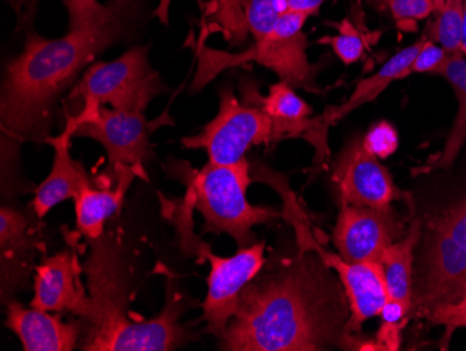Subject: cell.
<instances>
[{"mask_svg":"<svg viewBox=\"0 0 466 351\" xmlns=\"http://www.w3.org/2000/svg\"><path fill=\"white\" fill-rule=\"evenodd\" d=\"M314 250L263 266L243 288L221 350L317 351L344 340L345 290Z\"/></svg>","mask_w":466,"mask_h":351,"instance_id":"cell-1","label":"cell"},{"mask_svg":"<svg viewBox=\"0 0 466 351\" xmlns=\"http://www.w3.org/2000/svg\"><path fill=\"white\" fill-rule=\"evenodd\" d=\"M140 6L141 0H108L101 20L69 28L62 38H44L33 27L25 31V49L10 60L2 85L4 151H17L23 141L46 143L51 138L62 97L98 55L130 36Z\"/></svg>","mask_w":466,"mask_h":351,"instance_id":"cell-2","label":"cell"},{"mask_svg":"<svg viewBox=\"0 0 466 351\" xmlns=\"http://www.w3.org/2000/svg\"><path fill=\"white\" fill-rule=\"evenodd\" d=\"M116 248L101 243L94 248L86 263L88 309L81 321L80 347L87 351H171L192 340L180 324L187 303L177 290L167 285V304L153 319L132 318L127 313L125 272L116 256Z\"/></svg>","mask_w":466,"mask_h":351,"instance_id":"cell-3","label":"cell"},{"mask_svg":"<svg viewBox=\"0 0 466 351\" xmlns=\"http://www.w3.org/2000/svg\"><path fill=\"white\" fill-rule=\"evenodd\" d=\"M158 73L148 60V46H135L111 62H96L86 69L66 101L81 102L80 111L67 115L65 129L75 138L78 128L93 122L101 107L144 114L150 102L167 93Z\"/></svg>","mask_w":466,"mask_h":351,"instance_id":"cell-4","label":"cell"},{"mask_svg":"<svg viewBox=\"0 0 466 351\" xmlns=\"http://www.w3.org/2000/svg\"><path fill=\"white\" fill-rule=\"evenodd\" d=\"M251 180L246 160L235 164H208L190 171L187 199L203 214L204 232L228 234L239 248L253 245L254 225L279 217L266 206H251L246 198Z\"/></svg>","mask_w":466,"mask_h":351,"instance_id":"cell-5","label":"cell"},{"mask_svg":"<svg viewBox=\"0 0 466 351\" xmlns=\"http://www.w3.org/2000/svg\"><path fill=\"white\" fill-rule=\"evenodd\" d=\"M415 284L416 304L425 309L466 292V195L429 227Z\"/></svg>","mask_w":466,"mask_h":351,"instance_id":"cell-6","label":"cell"},{"mask_svg":"<svg viewBox=\"0 0 466 351\" xmlns=\"http://www.w3.org/2000/svg\"><path fill=\"white\" fill-rule=\"evenodd\" d=\"M277 140L271 118L254 98L251 90L246 102H240L232 88L219 90V111L198 135L183 138L186 149L206 150L208 162L217 165L235 164L245 160L248 149L256 144Z\"/></svg>","mask_w":466,"mask_h":351,"instance_id":"cell-7","label":"cell"},{"mask_svg":"<svg viewBox=\"0 0 466 351\" xmlns=\"http://www.w3.org/2000/svg\"><path fill=\"white\" fill-rule=\"evenodd\" d=\"M306 49L308 38L303 31L282 30L279 27H275L261 41H254V46L240 54H227L203 46L198 51V69L192 88L195 91L200 90L211 78L228 67L256 62L272 70L279 80L293 88L316 93L319 67L309 62Z\"/></svg>","mask_w":466,"mask_h":351,"instance_id":"cell-8","label":"cell"},{"mask_svg":"<svg viewBox=\"0 0 466 351\" xmlns=\"http://www.w3.org/2000/svg\"><path fill=\"white\" fill-rule=\"evenodd\" d=\"M195 251L206 258L211 264L209 272L208 292L203 303V316L207 332L217 337L225 334L230 319L237 313L238 304L243 288L260 274L266 258V243H253L248 248H240L237 255L221 258L214 255L206 243H196Z\"/></svg>","mask_w":466,"mask_h":351,"instance_id":"cell-9","label":"cell"},{"mask_svg":"<svg viewBox=\"0 0 466 351\" xmlns=\"http://www.w3.org/2000/svg\"><path fill=\"white\" fill-rule=\"evenodd\" d=\"M402 232V222L391 206L379 209L344 204L332 232V241L344 261L383 264L384 253L390 245L397 243Z\"/></svg>","mask_w":466,"mask_h":351,"instance_id":"cell-10","label":"cell"},{"mask_svg":"<svg viewBox=\"0 0 466 351\" xmlns=\"http://www.w3.org/2000/svg\"><path fill=\"white\" fill-rule=\"evenodd\" d=\"M154 123L144 114L119 111L101 107L93 122L78 128L75 138H90L98 141L106 151L111 167H132L146 177L144 164L154 157L150 135Z\"/></svg>","mask_w":466,"mask_h":351,"instance_id":"cell-11","label":"cell"},{"mask_svg":"<svg viewBox=\"0 0 466 351\" xmlns=\"http://www.w3.org/2000/svg\"><path fill=\"white\" fill-rule=\"evenodd\" d=\"M332 181L342 206L390 208L398 196L389 170L365 148L360 138L352 139L338 157Z\"/></svg>","mask_w":466,"mask_h":351,"instance_id":"cell-12","label":"cell"},{"mask_svg":"<svg viewBox=\"0 0 466 351\" xmlns=\"http://www.w3.org/2000/svg\"><path fill=\"white\" fill-rule=\"evenodd\" d=\"M35 212L25 213L2 206L0 212V269H2V300L18 288L27 287L34 255L42 251L41 225Z\"/></svg>","mask_w":466,"mask_h":351,"instance_id":"cell-13","label":"cell"},{"mask_svg":"<svg viewBox=\"0 0 466 351\" xmlns=\"http://www.w3.org/2000/svg\"><path fill=\"white\" fill-rule=\"evenodd\" d=\"M80 276V262L73 251H60L42 259L35 267L31 306L48 313L69 311L83 319L87 314L90 298Z\"/></svg>","mask_w":466,"mask_h":351,"instance_id":"cell-14","label":"cell"},{"mask_svg":"<svg viewBox=\"0 0 466 351\" xmlns=\"http://www.w3.org/2000/svg\"><path fill=\"white\" fill-rule=\"evenodd\" d=\"M314 248L327 266L337 272L350 301V316L345 325V336L359 332L366 321L381 314L384 304L389 300L383 264L377 262L350 263L317 245Z\"/></svg>","mask_w":466,"mask_h":351,"instance_id":"cell-15","label":"cell"},{"mask_svg":"<svg viewBox=\"0 0 466 351\" xmlns=\"http://www.w3.org/2000/svg\"><path fill=\"white\" fill-rule=\"evenodd\" d=\"M6 326L20 339L25 351H72L83 336V321H63L48 311L25 308L15 298L6 301Z\"/></svg>","mask_w":466,"mask_h":351,"instance_id":"cell-16","label":"cell"},{"mask_svg":"<svg viewBox=\"0 0 466 351\" xmlns=\"http://www.w3.org/2000/svg\"><path fill=\"white\" fill-rule=\"evenodd\" d=\"M251 93L271 118L277 140L305 136L313 143L316 138V149L321 154V140L326 138L321 133L326 135V123L323 117L311 118L313 109L302 97L296 94L292 86L279 81L269 86L266 97H261L258 90H251Z\"/></svg>","mask_w":466,"mask_h":351,"instance_id":"cell-17","label":"cell"},{"mask_svg":"<svg viewBox=\"0 0 466 351\" xmlns=\"http://www.w3.org/2000/svg\"><path fill=\"white\" fill-rule=\"evenodd\" d=\"M73 135L69 130H63L60 135L51 136L46 143L54 148V164L51 174L36 188L33 201V211L39 219H44L49 211L60 201L76 198L84 188L96 185L88 175L83 162L76 161L70 154V140Z\"/></svg>","mask_w":466,"mask_h":351,"instance_id":"cell-18","label":"cell"},{"mask_svg":"<svg viewBox=\"0 0 466 351\" xmlns=\"http://www.w3.org/2000/svg\"><path fill=\"white\" fill-rule=\"evenodd\" d=\"M114 169L117 171V183L114 190L99 187L96 182L76 195V224L78 232L88 240L96 241L102 237L105 222L120 211L130 183L136 175H140L137 170L125 165Z\"/></svg>","mask_w":466,"mask_h":351,"instance_id":"cell-19","label":"cell"},{"mask_svg":"<svg viewBox=\"0 0 466 351\" xmlns=\"http://www.w3.org/2000/svg\"><path fill=\"white\" fill-rule=\"evenodd\" d=\"M425 36H423V38L419 39L418 43L398 52L391 59L387 60L386 64L380 67L374 75L359 81L355 90L344 104L327 108L324 115H321L326 127H331L338 120H341L342 118L348 117L350 112L358 109L359 107L374 101L395 80H404L405 72H407L416 55L425 44Z\"/></svg>","mask_w":466,"mask_h":351,"instance_id":"cell-20","label":"cell"},{"mask_svg":"<svg viewBox=\"0 0 466 351\" xmlns=\"http://www.w3.org/2000/svg\"><path fill=\"white\" fill-rule=\"evenodd\" d=\"M420 222L410 225V232L404 240L389 246L384 253L383 267L386 274L390 300L402 301L412 305L413 262L416 245L420 240Z\"/></svg>","mask_w":466,"mask_h":351,"instance_id":"cell-21","label":"cell"},{"mask_svg":"<svg viewBox=\"0 0 466 351\" xmlns=\"http://www.w3.org/2000/svg\"><path fill=\"white\" fill-rule=\"evenodd\" d=\"M436 75L442 76L454 88L458 99V112L451 132L447 138L436 169H450L462 150L466 141V57L462 54L450 55Z\"/></svg>","mask_w":466,"mask_h":351,"instance_id":"cell-22","label":"cell"},{"mask_svg":"<svg viewBox=\"0 0 466 351\" xmlns=\"http://www.w3.org/2000/svg\"><path fill=\"white\" fill-rule=\"evenodd\" d=\"M465 0H447L446 5L436 13L437 17L426 31L425 38L439 44L450 55L461 52Z\"/></svg>","mask_w":466,"mask_h":351,"instance_id":"cell-23","label":"cell"},{"mask_svg":"<svg viewBox=\"0 0 466 351\" xmlns=\"http://www.w3.org/2000/svg\"><path fill=\"white\" fill-rule=\"evenodd\" d=\"M334 27L339 31V34L320 39L319 43L329 44L332 51L345 65L356 64L358 60L362 59L366 48L362 34L356 30L355 26L350 20L334 23Z\"/></svg>","mask_w":466,"mask_h":351,"instance_id":"cell-24","label":"cell"},{"mask_svg":"<svg viewBox=\"0 0 466 351\" xmlns=\"http://www.w3.org/2000/svg\"><path fill=\"white\" fill-rule=\"evenodd\" d=\"M216 20L230 46H239L245 43L248 34L245 0H218Z\"/></svg>","mask_w":466,"mask_h":351,"instance_id":"cell-25","label":"cell"},{"mask_svg":"<svg viewBox=\"0 0 466 351\" xmlns=\"http://www.w3.org/2000/svg\"><path fill=\"white\" fill-rule=\"evenodd\" d=\"M281 12L277 0H245V17L254 41H261L274 31Z\"/></svg>","mask_w":466,"mask_h":351,"instance_id":"cell-26","label":"cell"},{"mask_svg":"<svg viewBox=\"0 0 466 351\" xmlns=\"http://www.w3.org/2000/svg\"><path fill=\"white\" fill-rule=\"evenodd\" d=\"M390 12L397 22L398 27H407L425 20L431 13H436L433 0H390Z\"/></svg>","mask_w":466,"mask_h":351,"instance_id":"cell-27","label":"cell"},{"mask_svg":"<svg viewBox=\"0 0 466 351\" xmlns=\"http://www.w3.org/2000/svg\"><path fill=\"white\" fill-rule=\"evenodd\" d=\"M425 315L431 324L442 325L449 329L466 327V292L457 300L437 304L425 309Z\"/></svg>","mask_w":466,"mask_h":351,"instance_id":"cell-28","label":"cell"},{"mask_svg":"<svg viewBox=\"0 0 466 351\" xmlns=\"http://www.w3.org/2000/svg\"><path fill=\"white\" fill-rule=\"evenodd\" d=\"M363 144L377 159H387L397 151L400 139L391 123L379 122L366 133Z\"/></svg>","mask_w":466,"mask_h":351,"instance_id":"cell-29","label":"cell"},{"mask_svg":"<svg viewBox=\"0 0 466 351\" xmlns=\"http://www.w3.org/2000/svg\"><path fill=\"white\" fill-rule=\"evenodd\" d=\"M69 13V28L86 27L101 20L108 10V4H98V0H62Z\"/></svg>","mask_w":466,"mask_h":351,"instance_id":"cell-30","label":"cell"},{"mask_svg":"<svg viewBox=\"0 0 466 351\" xmlns=\"http://www.w3.org/2000/svg\"><path fill=\"white\" fill-rule=\"evenodd\" d=\"M449 57L450 54L446 49L426 38L425 44L405 72V78L410 75H418V73H437V70L442 67Z\"/></svg>","mask_w":466,"mask_h":351,"instance_id":"cell-31","label":"cell"},{"mask_svg":"<svg viewBox=\"0 0 466 351\" xmlns=\"http://www.w3.org/2000/svg\"><path fill=\"white\" fill-rule=\"evenodd\" d=\"M39 2L42 0H7L15 17H17V30H25L33 27L34 18L38 12Z\"/></svg>","mask_w":466,"mask_h":351,"instance_id":"cell-32","label":"cell"},{"mask_svg":"<svg viewBox=\"0 0 466 351\" xmlns=\"http://www.w3.org/2000/svg\"><path fill=\"white\" fill-rule=\"evenodd\" d=\"M326 0H277L279 12L299 13V15H316L320 12Z\"/></svg>","mask_w":466,"mask_h":351,"instance_id":"cell-33","label":"cell"},{"mask_svg":"<svg viewBox=\"0 0 466 351\" xmlns=\"http://www.w3.org/2000/svg\"><path fill=\"white\" fill-rule=\"evenodd\" d=\"M400 329H402V325L383 322V325L380 327L379 334H377L376 340L379 343L380 348L381 350H398L400 346Z\"/></svg>","mask_w":466,"mask_h":351,"instance_id":"cell-34","label":"cell"},{"mask_svg":"<svg viewBox=\"0 0 466 351\" xmlns=\"http://www.w3.org/2000/svg\"><path fill=\"white\" fill-rule=\"evenodd\" d=\"M410 308H412L410 304H405L402 303V301L390 300L389 298L387 303L384 304L380 316H381L383 322H387V324L404 325Z\"/></svg>","mask_w":466,"mask_h":351,"instance_id":"cell-35","label":"cell"},{"mask_svg":"<svg viewBox=\"0 0 466 351\" xmlns=\"http://www.w3.org/2000/svg\"><path fill=\"white\" fill-rule=\"evenodd\" d=\"M174 0H159L158 6L154 10V17L158 18L161 25H169V7Z\"/></svg>","mask_w":466,"mask_h":351,"instance_id":"cell-36","label":"cell"},{"mask_svg":"<svg viewBox=\"0 0 466 351\" xmlns=\"http://www.w3.org/2000/svg\"><path fill=\"white\" fill-rule=\"evenodd\" d=\"M461 52L466 57V0H465V13H463V26L462 36H461Z\"/></svg>","mask_w":466,"mask_h":351,"instance_id":"cell-37","label":"cell"},{"mask_svg":"<svg viewBox=\"0 0 466 351\" xmlns=\"http://www.w3.org/2000/svg\"><path fill=\"white\" fill-rule=\"evenodd\" d=\"M434 5H436V13L441 9L444 5H446L447 0H433Z\"/></svg>","mask_w":466,"mask_h":351,"instance_id":"cell-38","label":"cell"},{"mask_svg":"<svg viewBox=\"0 0 466 351\" xmlns=\"http://www.w3.org/2000/svg\"><path fill=\"white\" fill-rule=\"evenodd\" d=\"M387 4H389L390 0H386Z\"/></svg>","mask_w":466,"mask_h":351,"instance_id":"cell-39","label":"cell"}]
</instances>
